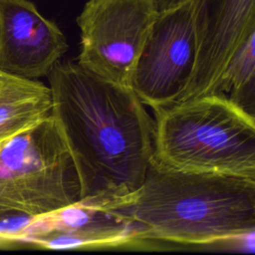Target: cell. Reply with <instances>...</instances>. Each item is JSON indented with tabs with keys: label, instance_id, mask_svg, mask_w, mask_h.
Masks as SVG:
<instances>
[{
	"label": "cell",
	"instance_id": "1",
	"mask_svg": "<svg viewBox=\"0 0 255 255\" xmlns=\"http://www.w3.org/2000/svg\"><path fill=\"white\" fill-rule=\"evenodd\" d=\"M53 116L74 161L80 201L105 209L125 203L152 161L153 120L134 92L59 61L48 74Z\"/></svg>",
	"mask_w": 255,
	"mask_h": 255
},
{
	"label": "cell",
	"instance_id": "2",
	"mask_svg": "<svg viewBox=\"0 0 255 255\" xmlns=\"http://www.w3.org/2000/svg\"><path fill=\"white\" fill-rule=\"evenodd\" d=\"M138 241L209 244L255 230V179L185 172L153 161L140 187L115 209Z\"/></svg>",
	"mask_w": 255,
	"mask_h": 255
},
{
	"label": "cell",
	"instance_id": "3",
	"mask_svg": "<svg viewBox=\"0 0 255 255\" xmlns=\"http://www.w3.org/2000/svg\"><path fill=\"white\" fill-rule=\"evenodd\" d=\"M152 161L185 172L255 179V117L221 94L153 110Z\"/></svg>",
	"mask_w": 255,
	"mask_h": 255
},
{
	"label": "cell",
	"instance_id": "4",
	"mask_svg": "<svg viewBox=\"0 0 255 255\" xmlns=\"http://www.w3.org/2000/svg\"><path fill=\"white\" fill-rule=\"evenodd\" d=\"M80 199L74 161L51 114L0 142V212L37 217Z\"/></svg>",
	"mask_w": 255,
	"mask_h": 255
},
{
	"label": "cell",
	"instance_id": "5",
	"mask_svg": "<svg viewBox=\"0 0 255 255\" xmlns=\"http://www.w3.org/2000/svg\"><path fill=\"white\" fill-rule=\"evenodd\" d=\"M158 13L155 0H88L77 17L81 32L77 63L101 79L130 88Z\"/></svg>",
	"mask_w": 255,
	"mask_h": 255
},
{
	"label": "cell",
	"instance_id": "6",
	"mask_svg": "<svg viewBox=\"0 0 255 255\" xmlns=\"http://www.w3.org/2000/svg\"><path fill=\"white\" fill-rule=\"evenodd\" d=\"M196 59L190 1L158 13L136 61L130 89L153 110L178 102L189 86Z\"/></svg>",
	"mask_w": 255,
	"mask_h": 255
},
{
	"label": "cell",
	"instance_id": "7",
	"mask_svg": "<svg viewBox=\"0 0 255 255\" xmlns=\"http://www.w3.org/2000/svg\"><path fill=\"white\" fill-rule=\"evenodd\" d=\"M189 1L196 59L189 86L179 101L213 94L232 57L255 34V0Z\"/></svg>",
	"mask_w": 255,
	"mask_h": 255
},
{
	"label": "cell",
	"instance_id": "8",
	"mask_svg": "<svg viewBox=\"0 0 255 255\" xmlns=\"http://www.w3.org/2000/svg\"><path fill=\"white\" fill-rule=\"evenodd\" d=\"M68 50L65 35L29 0H0V73L47 77Z\"/></svg>",
	"mask_w": 255,
	"mask_h": 255
},
{
	"label": "cell",
	"instance_id": "9",
	"mask_svg": "<svg viewBox=\"0 0 255 255\" xmlns=\"http://www.w3.org/2000/svg\"><path fill=\"white\" fill-rule=\"evenodd\" d=\"M21 242L48 249L117 247L137 243L132 224L118 212L77 201L34 217Z\"/></svg>",
	"mask_w": 255,
	"mask_h": 255
},
{
	"label": "cell",
	"instance_id": "10",
	"mask_svg": "<svg viewBox=\"0 0 255 255\" xmlns=\"http://www.w3.org/2000/svg\"><path fill=\"white\" fill-rule=\"evenodd\" d=\"M52 111L48 86L38 80L2 75L0 78V142L46 119Z\"/></svg>",
	"mask_w": 255,
	"mask_h": 255
},
{
	"label": "cell",
	"instance_id": "11",
	"mask_svg": "<svg viewBox=\"0 0 255 255\" xmlns=\"http://www.w3.org/2000/svg\"><path fill=\"white\" fill-rule=\"evenodd\" d=\"M214 93L225 96L255 117V34L232 57Z\"/></svg>",
	"mask_w": 255,
	"mask_h": 255
},
{
	"label": "cell",
	"instance_id": "12",
	"mask_svg": "<svg viewBox=\"0 0 255 255\" xmlns=\"http://www.w3.org/2000/svg\"><path fill=\"white\" fill-rule=\"evenodd\" d=\"M186 1H189V0H155L159 12L179 6Z\"/></svg>",
	"mask_w": 255,
	"mask_h": 255
},
{
	"label": "cell",
	"instance_id": "13",
	"mask_svg": "<svg viewBox=\"0 0 255 255\" xmlns=\"http://www.w3.org/2000/svg\"><path fill=\"white\" fill-rule=\"evenodd\" d=\"M7 213H3V212H0V221H1V219L6 215ZM0 246H1V243H0Z\"/></svg>",
	"mask_w": 255,
	"mask_h": 255
},
{
	"label": "cell",
	"instance_id": "14",
	"mask_svg": "<svg viewBox=\"0 0 255 255\" xmlns=\"http://www.w3.org/2000/svg\"><path fill=\"white\" fill-rule=\"evenodd\" d=\"M2 75H3V74H2V73H0V78H1V76H2Z\"/></svg>",
	"mask_w": 255,
	"mask_h": 255
}]
</instances>
